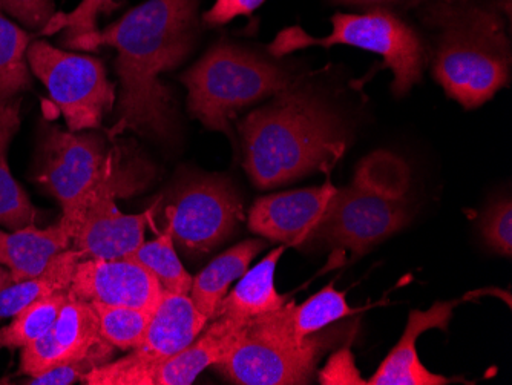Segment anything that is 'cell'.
<instances>
[{
  "label": "cell",
  "mask_w": 512,
  "mask_h": 385,
  "mask_svg": "<svg viewBox=\"0 0 512 385\" xmlns=\"http://www.w3.org/2000/svg\"><path fill=\"white\" fill-rule=\"evenodd\" d=\"M209 320L189 295L163 293L145 339L126 358L109 361L83 376L86 385H154L158 367L186 349Z\"/></svg>",
  "instance_id": "cell-11"
},
{
  "label": "cell",
  "mask_w": 512,
  "mask_h": 385,
  "mask_svg": "<svg viewBox=\"0 0 512 385\" xmlns=\"http://www.w3.org/2000/svg\"><path fill=\"white\" fill-rule=\"evenodd\" d=\"M71 247L62 223L37 229L34 224L16 231H0V264L10 270L13 283L42 274L56 255Z\"/></svg>",
  "instance_id": "cell-17"
},
{
  "label": "cell",
  "mask_w": 512,
  "mask_h": 385,
  "mask_svg": "<svg viewBox=\"0 0 512 385\" xmlns=\"http://www.w3.org/2000/svg\"><path fill=\"white\" fill-rule=\"evenodd\" d=\"M329 4L335 7L356 8V10H375V8H384V10L398 11L404 8L419 7L427 0H327Z\"/></svg>",
  "instance_id": "cell-34"
},
{
  "label": "cell",
  "mask_w": 512,
  "mask_h": 385,
  "mask_svg": "<svg viewBox=\"0 0 512 385\" xmlns=\"http://www.w3.org/2000/svg\"><path fill=\"white\" fill-rule=\"evenodd\" d=\"M267 246L264 240H246L215 258L192 280L189 297L195 307L211 321L227 289L249 270L253 258Z\"/></svg>",
  "instance_id": "cell-20"
},
{
  "label": "cell",
  "mask_w": 512,
  "mask_h": 385,
  "mask_svg": "<svg viewBox=\"0 0 512 385\" xmlns=\"http://www.w3.org/2000/svg\"><path fill=\"white\" fill-rule=\"evenodd\" d=\"M99 318L103 338L120 350L137 349L145 339L152 313L131 306L89 301Z\"/></svg>",
  "instance_id": "cell-27"
},
{
  "label": "cell",
  "mask_w": 512,
  "mask_h": 385,
  "mask_svg": "<svg viewBox=\"0 0 512 385\" xmlns=\"http://www.w3.org/2000/svg\"><path fill=\"white\" fill-rule=\"evenodd\" d=\"M483 240L491 251L511 258L512 254V203L511 198H500L488 206L480 218Z\"/></svg>",
  "instance_id": "cell-29"
},
{
  "label": "cell",
  "mask_w": 512,
  "mask_h": 385,
  "mask_svg": "<svg viewBox=\"0 0 512 385\" xmlns=\"http://www.w3.org/2000/svg\"><path fill=\"white\" fill-rule=\"evenodd\" d=\"M82 260H85L82 252L69 247L56 255L42 274L30 280L8 284L0 290V320L13 318L34 301L69 290L77 264Z\"/></svg>",
  "instance_id": "cell-22"
},
{
  "label": "cell",
  "mask_w": 512,
  "mask_h": 385,
  "mask_svg": "<svg viewBox=\"0 0 512 385\" xmlns=\"http://www.w3.org/2000/svg\"><path fill=\"white\" fill-rule=\"evenodd\" d=\"M69 290L80 300L131 306L154 313L165 289L143 264L131 258H85Z\"/></svg>",
  "instance_id": "cell-14"
},
{
  "label": "cell",
  "mask_w": 512,
  "mask_h": 385,
  "mask_svg": "<svg viewBox=\"0 0 512 385\" xmlns=\"http://www.w3.org/2000/svg\"><path fill=\"white\" fill-rule=\"evenodd\" d=\"M198 8L200 0H146L105 30L63 42L71 50H117L120 96L111 137L132 131L158 143L177 139L174 94L160 76L194 50Z\"/></svg>",
  "instance_id": "cell-1"
},
{
  "label": "cell",
  "mask_w": 512,
  "mask_h": 385,
  "mask_svg": "<svg viewBox=\"0 0 512 385\" xmlns=\"http://www.w3.org/2000/svg\"><path fill=\"white\" fill-rule=\"evenodd\" d=\"M11 283H13V277H11L10 270L7 267L0 266V290Z\"/></svg>",
  "instance_id": "cell-35"
},
{
  "label": "cell",
  "mask_w": 512,
  "mask_h": 385,
  "mask_svg": "<svg viewBox=\"0 0 512 385\" xmlns=\"http://www.w3.org/2000/svg\"><path fill=\"white\" fill-rule=\"evenodd\" d=\"M20 97L0 102V224L10 231L27 228L39 217L27 192L8 168V148L20 126Z\"/></svg>",
  "instance_id": "cell-21"
},
{
  "label": "cell",
  "mask_w": 512,
  "mask_h": 385,
  "mask_svg": "<svg viewBox=\"0 0 512 385\" xmlns=\"http://www.w3.org/2000/svg\"><path fill=\"white\" fill-rule=\"evenodd\" d=\"M266 0H215L211 10L203 14L206 27H223L237 17L250 16L255 13Z\"/></svg>",
  "instance_id": "cell-31"
},
{
  "label": "cell",
  "mask_w": 512,
  "mask_h": 385,
  "mask_svg": "<svg viewBox=\"0 0 512 385\" xmlns=\"http://www.w3.org/2000/svg\"><path fill=\"white\" fill-rule=\"evenodd\" d=\"M460 301H439L427 312L411 310L401 341L388 353L367 385H445L453 379L427 370L416 352L417 338L431 329L447 330Z\"/></svg>",
  "instance_id": "cell-16"
},
{
  "label": "cell",
  "mask_w": 512,
  "mask_h": 385,
  "mask_svg": "<svg viewBox=\"0 0 512 385\" xmlns=\"http://www.w3.org/2000/svg\"><path fill=\"white\" fill-rule=\"evenodd\" d=\"M321 384H348V385H367V381L359 376L355 362H353L352 353L347 349L333 355L329 364L319 375Z\"/></svg>",
  "instance_id": "cell-32"
},
{
  "label": "cell",
  "mask_w": 512,
  "mask_h": 385,
  "mask_svg": "<svg viewBox=\"0 0 512 385\" xmlns=\"http://www.w3.org/2000/svg\"><path fill=\"white\" fill-rule=\"evenodd\" d=\"M188 108L209 131L232 137L230 120L241 109L293 85V74L255 51L220 40L181 76Z\"/></svg>",
  "instance_id": "cell-5"
},
{
  "label": "cell",
  "mask_w": 512,
  "mask_h": 385,
  "mask_svg": "<svg viewBox=\"0 0 512 385\" xmlns=\"http://www.w3.org/2000/svg\"><path fill=\"white\" fill-rule=\"evenodd\" d=\"M284 252L286 246L276 247L253 269L247 270L235 289L220 301L212 320L227 318L246 323L256 316L281 309L286 304V297L276 292L275 272Z\"/></svg>",
  "instance_id": "cell-19"
},
{
  "label": "cell",
  "mask_w": 512,
  "mask_h": 385,
  "mask_svg": "<svg viewBox=\"0 0 512 385\" xmlns=\"http://www.w3.org/2000/svg\"><path fill=\"white\" fill-rule=\"evenodd\" d=\"M92 367L85 362H73L53 367L48 372L28 378L25 384L30 385H71L82 381L86 373L91 372Z\"/></svg>",
  "instance_id": "cell-33"
},
{
  "label": "cell",
  "mask_w": 512,
  "mask_h": 385,
  "mask_svg": "<svg viewBox=\"0 0 512 385\" xmlns=\"http://www.w3.org/2000/svg\"><path fill=\"white\" fill-rule=\"evenodd\" d=\"M253 185L276 188L329 171L347 151V123L312 89L290 85L238 125Z\"/></svg>",
  "instance_id": "cell-2"
},
{
  "label": "cell",
  "mask_w": 512,
  "mask_h": 385,
  "mask_svg": "<svg viewBox=\"0 0 512 385\" xmlns=\"http://www.w3.org/2000/svg\"><path fill=\"white\" fill-rule=\"evenodd\" d=\"M402 175L404 166L391 155L376 154L365 160L355 183L336 189L313 240L358 258L401 231L408 221V209L401 189L390 185Z\"/></svg>",
  "instance_id": "cell-6"
},
{
  "label": "cell",
  "mask_w": 512,
  "mask_h": 385,
  "mask_svg": "<svg viewBox=\"0 0 512 385\" xmlns=\"http://www.w3.org/2000/svg\"><path fill=\"white\" fill-rule=\"evenodd\" d=\"M149 175L145 160L94 129L73 132L43 126L34 178L59 201L63 214L97 192L131 194L145 185Z\"/></svg>",
  "instance_id": "cell-4"
},
{
  "label": "cell",
  "mask_w": 512,
  "mask_h": 385,
  "mask_svg": "<svg viewBox=\"0 0 512 385\" xmlns=\"http://www.w3.org/2000/svg\"><path fill=\"white\" fill-rule=\"evenodd\" d=\"M327 343L319 336L296 341L269 316L246 321L215 369L238 385L309 384Z\"/></svg>",
  "instance_id": "cell-8"
},
{
  "label": "cell",
  "mask_w": 512,
  "mask_h": 385,
  "mask_svg": "<svg viewBox=\"0 0 512 385\" xmlns=\"http://www.w3.org/2000/svg\"><path fill=\"white\" fill-rule=\"evenodd\" d=\"M335 194V186L325 185L258 198L250 209V231L286 246H301L313 240Z\"/></svg>",
  "instance_id": "cell-15"
},
{
  "label": "cell",
  "mask_w": 512,
  "mask_h": 385,
  "mask_svg": "<svg viewBox=\"0 0 512 385\" xmlns=\"http://www.w3.org/2000/svg\"><path fill=\"white\" fill-rule=\"evenodd\" d=\"M114 346L103 338L99 318L89 301L80 300L69 290L56 323L42 338L23 347L19 375L28 378L53 367L85 362L92 369L111 361Z\"/></svg>",
  "instance_id": "cell-12"
},
{
  "label": "cell",
  "mask_w": 512,
  "mask_h": 385,
  "mask_svg": "<svg viewBox=\"0 0 512 385\" xmlns=\"http://www.w3.org/2000/svg\"><path fill=\"white\" fill-rule=\"evenodd\" d=\"M0 13L10 14L33 30H43L56 14L54 0H0Z\"/></svg>",
  "instance_id": "cell-30"
},
{
  "label": "cell",
  "mask_w": 512,
  "mask_h": 385,
  "mask_svg": "<svg viewBox=\"0 0 512 385\" xmlns=\"http://www.w3.org/2000/svg\"><path fill=\"white\" fill-rule=\"evenodd\" d=\"M30 34L0 13V102H8L31 88L25 62Z\"/></svg>",
  "instance_id": "cell-24"
},
{
  "label": "cell",
  "mask_w": 512,
  "mask_h": 385,
  "mask_svg": "<svg viewBox=\"0 0 512 385\" xmlns=\"http://www.w3.org/2000/svg\"><path fill=\"white\" fill-rule=\"evenodd\" d=\"M330 22L332 33L329 36H310L299 27L281 31L270 45V53L283 57L312 47L361 48L381 56L382 68L393 73L394 96H405L421 82L428 62L427 47L419 31L402 19L398 11L375 8L361 13H336Z\"/></svg>",
  "instance_id": "cell-7"
},
{
  "label": "cell",
  "mask_w": 512,
  "mask_h": 385,
  "mask_svg": "<svg viewBox=\"0 0 512 385\" xmlns=\"http://www.w3.org/2000/svg\"><path fill=\"white\" fill-rule=\"evenodd\" d=\"M350 313L353 309L348 306L345 293L327 286L302 304H284L281 309L266 315L287 335L296 341H304Z\"/></svg>",
  "instance_id": "cell-23"
},
{
  "label": "cell",
  "mask_w": 512,
  "mask_h": 385,
  "mask_svg": "<svg viewBox=\"0 0 512 385\" xmlns=\"http://www.w3.org/2000/svg\"><path fill=\"white\" fill-rule=\"evenodd\" d=\"M0 384H8V379H0Z\"/></svg>",
  "instance_id": "cell-37"
},
{
  "label": "cell",
  "mask_w": 512,
  "mask_h": 385,
  "mask_svg": "<svg viewBox=\"0 0 512 385\" xmlns=\"http://www.w3.org/2000/svg\"><path fill=\"white\" fill-rule=\"evenodd\" d=\"M68 297L69 290L54 293L16 313L13 321L0 330V349H23L50 332Z\"/></svg>",
  "instance_id": "cell-25"
},
{
  "label": "cell",
  "mask_w": 512,
  "mask_h": 385,
  "mask_svg": "<svg viewBox=\"0 0 512 385\" xmlns=\"http://www.w3.org/2000/svg\"><path fill=\"white\" fill-rule=\"evenodd\" d=\"M125 0H82L71 13L54 14L46 27L40 31L43 36L66 30L63 42L88 36L97 31V22L122 7Z\"/></svg>",
  "instance_id": "cell-28"
},
{
  "label": "cell",
  "mask_w": 512,
  "mask_h": 385,
  "mask_svg": "<svg viewBox=\"0 0 512 385\" xmlns=\"http://www.w3.org/2000/svg\"><path fill=\"white\" fill-rule=\"evenodd\" d=\"M444 2H477V0H444Z\"/></svg>",
  "instance_id": "cell-36"
},
{
  "label": "cell",
  "mask_w": 512,
  "mask_h": 385,
  "mask_svg": "<svg viewBox=\"0 0 512 385\" xmlns=\"http://www.w3.org/2000/svg\"><path fill=\"white\" fill-rule=\"evenodd\" d=\"M422 24L433 33V76L450 99L474 109L493 99L511 77V39L491 5L427 0Z\"/></svg>",
  "instance_id": "cell-3"
},
{
  "label": "cell",
  "mask_w": 512,
  "mask_h": 385,
  "mask_svg": "<svg viewBox=\"0 0 512 385\" xmlns=\"http://www.w3.org/2000/svg\"><path fill=\"white\" fill-rule=\"evenodd\" d=\"M126 258L138 261L151 274L157 278L158 283L166 292L178 293V295H189L192 289V280L188 270L184 269L175 251L174 240L168 228L160 237L154 241L143 243L137 251L132 252Z\"/></svg>",
  "instance_id": "cell-26"
},
{
  "label": "cell",
  "mask_w": 512,
  "mask_h": 385,
  "mask_svg": "<svg viewBox=\"0 0 512 385\" xmlns=\"http://www.w3.org/2000/svg\"><path fill=\"white\" fill-rule=\"evenodd\" d=\"M27 59L34 76L62 111L68 131L102 126L103 117L111 111L117 96L99 59L57 50L43 40L31 43Z\"/></svg>",
  "instance_id": "cell-9"
},
{
  "label": "cell",
  "mask_w": 512,
  "mask_h": 385,
  "mask_svg": "<svg viewBox=\"0 0 512 385\" xmlns=\"http://www.w3.org/2000/svg\"><path fill=\"white\" fill-rule=\"evenodd\" d=\"M166 217L174 244L198 257L234 234L244 220V209L229 178L189 175L175 185Z\"/></svg>",
  "instance_id": "cell-10"
},
{
  "label": "cell",
  "mask_w": 512,
  "mask_h": 385,
  "mask_svg": "<svg viewBox=\"0 0 512 385\" xmlns=\"http://www.w3.org/2000/svg\"><path fill=\"white\" fill-rule=\"evenodd\" d=\"M211 321L186 349L158 367L154 385H191L204 370L221 361L244 323L227 318Z\"/></svg>",
  "instance_id": "cell-18"
},
{
  "label": "cell",
  "mask_w": 512,
  "mask_h": 385,
  "mask_svg": "<svg viewBox=\"0 0 512 385\" xmlns=\"http://www.w3.org/2000/svg\"><path fill=\"white\" fill-rule=\"evenodd\" d=\"M117 197V191L97 192L60 218L73 249L82 252L83 257L125 258L145 243L148 214H123L115 205Z\"/></svg>",
  "instance_id": "cell-13"
}]
</instances>
